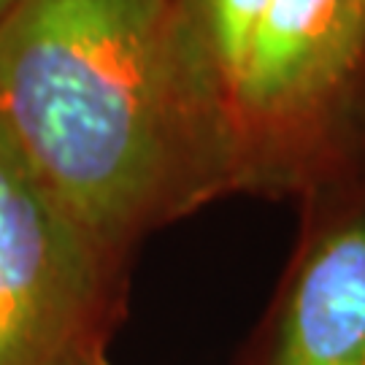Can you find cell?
<instances>
[{
	"instance_id": "cell-1",
	"label": "cell",
	"mask_w": 365,
	"mask_h": 365,
	"mask_svg": "<svg viewBox=\"0 0 365 365\" xmlns=\"http://www.w3.org/2000/svg\"><path fill=\"white\" fill-rule=\"evenodd\" d=\"M0 125L108 257L235 163V119L182 0H22L0 25Z\"/></svg>"
},
{
	"instance_id": "cell-2",
	"label": "cell",
	"mask_w": 365,
	"mask_h": 365,
	"mask_svg": "<svg viewBox=\"0 0 365 365\" xmlns=\"http://www.w3.org/2000/svg\"><path fill=\"white\" fill-rule=\"evenodd\" d=\"M111 265L0 125V365L101 357Z\"/></svg>"
},
{
	"instance_id": "cell-3",
	"label": "cell",
	"mask_w": 365,
	"mask_h": 365,
	"mask_svg": "<svg viewBox=\"0 0 365 365\" xmlns=\"http://www.w3.org/2000/svg\"><path fill=\"white\" fill-rule=\"evenodd\" d=\"M352 0H268L227 90L233 119L295 117L357 66Z\"/></svg>"
},
{
	"instance_id": "cell-4",
	"label": "cell",
	"mask_w": 365,
	"mask_h": 365,
	"mask_svg": "<svg viewBox=\"0 0 365 365\" xmlns=\"http://www.w3.org/2000/svg\"><path fill=\"white\" fill-rule=\"evenodd\" d=\"M276 365H365V217L330 230L306 257Z\"/></svg>"
},
{
	"instance_id": "cell-5",
	"label": "cell",
	"mask_w": 365,
	"mask_h": 365,
	"mask_svg": "<svg viewBox=\"0 0 365 365\" xmlns=\"http://www.w3.org/2000/svg\"><path fill=\"white\" fill-rule=\"evenodd\" d=\"M182 6L209 52L227 98L268 0H182Z\"/></svg>"
},
{
	"instance_id": "cell-6",
	"label": "cell",
	"mask_w": 365,
	"mask_h": 365,
	"mask_svg": "<svg viewBox=\"0 0 365 365\" xmlns=\"http://www.w3.org/2000/svg\"><path fill=\"white\" fill-rule=\"evenodd\" d=\"M352 38L357 52H365V0H352Z\"/></svg>"
},
{
	"instance_id": "cell-7",
	"label": "cell",
	"mask_w": 365,
	"mask_h": 365,
	"mask_svg": "<svg viewBox=\"0 0 365 365\" xmlns=\"http://www.w3.org/2000/svg\"><path fill=\"white\" fill-rule=\"evenodd\" d=\"M19 3H22V0H0V25H3V22L11 16L14 9H16Z\"/></svg>"
},
{
	"instance_id": "cell-8",
	"label": "cell",
	"mask_w": 365,
	"mask_h": 365,
	"mask_svg": "<svg viewBox=\"0 0 365 365\" xmlns=\"http://www.w3.org/2000/svg\"><path fill=\"white\" fill-rule=\"evenodd\" d=\"M90 365H106V360H103V354H101V357H95V360H92Z\"/></svg>"
}]
</instances>
